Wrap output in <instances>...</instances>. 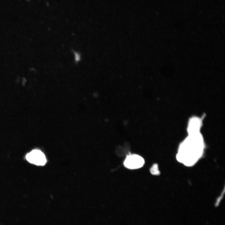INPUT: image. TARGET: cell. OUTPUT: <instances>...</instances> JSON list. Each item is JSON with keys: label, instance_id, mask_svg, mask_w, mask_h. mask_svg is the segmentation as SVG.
<instances>
[{"label": "cell", "instance_id": "6da1fadb", "mask_svg": "<svg viewBox=\"0 0 225 225\" xmlns=\"http://www.w3.org/2000/svg\"><path fill=\"white\" fill-rule=\"evenodd\" d=\"M204 142L203 137L200 133L188 134V136L182 143L180 147L181 159H184L185 162L192 161V154L195 153H200L203 150Z\"/></svg>", "mask_w": 225, "mask_h": 225}, {"label": "cell", "instance_id": "7a4b0ae2", "mask_svg": "<svg viewBox=\"0 0 225 225\" xmlns=\"http://www.w3.org/2000/svg\"><path fill=\"white\" fill-rule=\"evenodd\" d=\"M26 159L30 163L38 166L44 165L47 162L45 154L38 149L33 150L28 153Z\"/></svg>", "mask_w": 225, "mask_h": 225}, {"label": "cell", "instance_id": "3957f363", "mask_svg": "<svg viewBox=\"0 0 225 225\" xmlns=\"http://www.w3.org/2000/svg\"><path fill=\"white\" fill-rule=\"evenodd\" d=\"M145 163L144 159L137 154H130L127 156L124 164L127 168L130 169H136L142 167Z\"/></svg>", "mask_w": 225, "mask_h": 225}, {"label": "cell", "instance_id": "277c9868", "mask_svg": "<svg viewBox=\"0 0 225 225\" xmlns=\"http://www.w3.org/2000/svg\"><path fill=\"white\" fill-rule=\"evenodd\" d=\"M202 125V120L200 118L194 117L190 118L188 124L187 131L188 134L200 133Z\"/></svg>", "mask_w": 225, "mask_h": 225}, {"label": "cell", "instance_id": "5b68a950", "mask_svg": "<svg viewBox=\"0 0 225 225\" xmlns=\"http://www.w3.org/2000/svg\"><path fill=\"white\" fill-rule=\"evenodd\" d=\"M151 173L153 175H158L160 174V172L158 169V165L157 164H154L150 169Z\"/></svg>", "mask_w": 225, "mask_h": 225}]
</instances>
